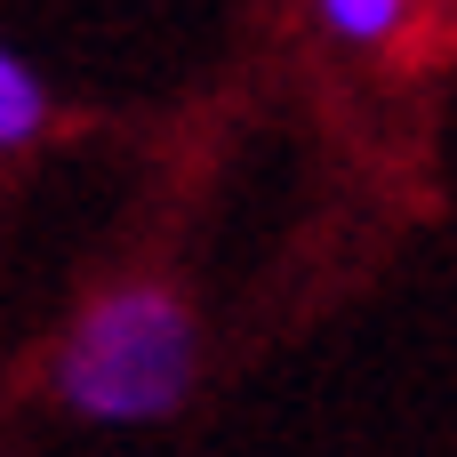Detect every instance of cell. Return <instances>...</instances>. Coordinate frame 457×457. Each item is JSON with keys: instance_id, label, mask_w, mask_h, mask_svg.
I'll return each instance as SVG.
<instances>
[{"instance_id": "cell-1", "label": "cell", "mask_w": 457, "mask_h": 457, "mask_svg": "<svg viewBox=\"0 0 457 457\" xmlns=\"http://www.w3.org/2000/svg\"><path fill=\"white\" fill-rule=\"evenodd\" d=\"M201 361L209 337L193 297L169 273H120L72 305L48 353V402L72 426H112V434L169 426L201 394Z\"/></svg>"}, {"instance_id": "cell-2", "label": "cell", "mask_w": 457, "mask_h": 457, "mask_svg": "<svg viewBox=\"0 0 457 457\" xmlns=\"http://www.w3.org/2000/svg\"><path fill=\"white\" fill-rule=\"evenodd\" d=\"M48 129H56V96H48L40 64L0 40V161H24Z\"/></svg>"}, {"instance_id": "cell-3", "label": "cell", "mask_w": 457, "mask_h": 457, "mask_svg": "<svg viewBox=\"0 0 457 457\" xmlns=\"http://www.w3.org/2000/svg\"><path fill=\"white\" fill-rule=\"evenodd\" d=\"M418 0H313V24L337 40V48H386L402 24H410Z\"/></svg>"}]
</instances>
